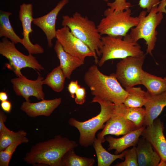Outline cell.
<instances>
[{
  "label": "cell",
  "instance_id": "1",
  "mask_svg": "<svg viewBox=\"0 0 166 166\" xmlns=\"http://www.w3.org/2000/svg\"><path fill=\"white\" fill-rule=\"evenodd\" d=\"M78 146L77 142L61 135L36 143L31 147L23 159L29 164H43L50 166H62L65 153Z\"/></svg>",
  "mask_w": 166,
  "mask_h": 166
},
{
  "label": "cell",
  "instance_id": "2",
  "mask_svg": "<svg viewBox=\"0 0 166 166\" xmlns=\"http://www.w3.org/2000/svg\"><path fill=\"white\" fill-rule=\"evenodd\" d=\"M84 80L94 97L116 105L123 103L128 94L114 73L105 75L95 65L89 67L84 75Z\"/></svg>",
  "mask_w": 166,
  "mask_h": 166
},
{
  "label": "cell",
  "instance_id": "3",
  "mask_svg": "<svg viewBox=\"0 0 166 166\" xmlns=\"http://www.w3.org/2000/svg\"><path fill=\"white\" fill-rule=\"evenodd\" d=\"M91 102L97 103L100 105L101 111L98 115L85 121H80L74 118H70L68 121L70 125L79 131L80 144L86 148L93 145L97 132L103 128L105 123L112 116L114 109V103L95 97Z\"/></svg>",
  "mask_w": 166,
  "mask_h": 166
},
{
  "label": "cell",
  "instance_id": "4",
  "mask_svg": "<svg viewBox=\"0 0 166 166\" xmlns=\"http://www.w3.org/2000/svg\"><path fill=\"white\" fill-rule=\"evenodd\" d=\"M62 18L63 26L68 27L71 33L86 44L96 55L101 56L102 37L93 21L78 12L71 16L63 15Z\"/></svg>",
  "mask_w": 166,
  "mask_h": 166
},
{
  "label": "cell",
  "instance_id": "5",
  "mask_svg": "<svg viewBox=\"0 0 166 166\" xmlns=\"http://www.w3.org/2000/svg\"><path fill=\"white\" fill-rule=\"evenodd\" d=\"M122 36L107 35L102 37L103 46L98 65L102 66L109 60L122 59L130 56H139L144 53L137 42H133L129 34Z\"/></svg>",
  "mask_w": 166,
  "mask_h": 166
},
{
  "label": "cell",
  "instance_id": "6",
  "mask_svg": "<svg viewBox=\"0 0 166 166\" xmlns=\"http://www.w3.org/2000/svg\"><path fill=\"white\" fill-rule=\"evenodd\" d=\"M157 7V6L153 7L147 15L146 10L141 11L138 16L139 23L135 27L131 29L129 34L131 40L134 42L143 39L147 46L146 53L151 56L157 39L158 33L156 29L163 18V13L158 12Z\"/></svg>",
  "mask_w": 166,
  "mask_h": 166
},
{
  "label": "cell",
  "instance_id": "7",
  "mask_svg": "<svg viewBox=\"0 0 166 166\" xmlns=\"http://www.w3.org/2000/svg\"><path fill=\"white\" fill-rule=\"evenodd\" d=\"M104 15L105 17L97 26L101 35L124 37L131 28L138 24L140 20L139 16H131L130 8L119 12L106 10Z\"/></svg>",
  "mask_w": 166,
  "mask_h": 166
},
{
  "label": "cell",
  "instance_id": "8",
  "mask_svg": "<svg viewBox=\"0 0 166 166\" xmlns=\"http://www.w3.org/2000/svg\"><path fill=\"white\" fill-rule=\"evenodd\" d=\"M0 54L9 61V68H11L17 77L22 75L21 70L28 67L40 71L44 68L32 54H24L15 47V44L4 38L0 42Z\"/></svg>",
  "mask_w": 166,
  "mask_h": 166
},
{
  "label": "cell",
  "instance_id": "9",
  "mask_svg": "<svg viewBox=\"0 0 166 166\" xmlns=\"http://www.w3.org/2000/svg\"><path fill=\"white\" fill-rule=\"evenodd\" d=\"M145 57V54L139 56L128 57L117 63L114 75L125 89L141 84Z\"/></svg>",
  "mask_w": 166,
  "mask_h": 166
},
{
  "label": "cell",
  "instance_id": "10",
  "mask_svg": "<svg viewBox=\"0 0 166 166\" xmlns=\"http://www.w3.org/2000/svg\"><path fill=\"white\" fill-rule=\"evenodd\" d=\"M56 38L66 52L83 61L87 57H93L96 63H98L97 56L86 44L75 37L68 27L64 26L57 30Z\"/></svg>",
  "mask_w": 166,
  "mask_h": 166
},
{
  "label": "cell",
  "instance_id": "11",
  "mask_svg": "<svg viewBox=\"0 0 166 166\" xmlns=\"http://www.w3.org/2000/svg\"><path fill=\"white\" fill-rule=\"evenodd\" d=\"M164 127L160 118H156L153 123L147 126L141 136L148 141L160 156L158 166H166V139L164 134Z\"/></svg>",
  "mask_w": 166,
  "mask_h": 166
},
{
  "label": "cell",
  "instance_id": "12",
  "mask_svg": "<svg viewBox=\"0 0 166 166\" xmlns=\"http://www.w3.org/2000/svg\"><path fill=\"white\" fill-rule=\"evenodd\" d=\"M43 79L44 78L40 75L34 80L28 79L22 75L12 78L11 81L17 95L22 96L26 101L30 102V96L35 97L39 100L44 99L45 95L42 88Z\"/></svg>",
  "mask_w": 166,
  "mask_h": 166
},
{
  "label": "cell",
  "instance_id": "13",
  "mask_svg": "<svg viewBox=\"0 0 166 166\" xmlns=\"http://www.w3.org/2000/svg\"><path fill=\"white\" fill-rule=\"evenodd\" d=\"M33 5L31 3H23L20 6L19 17L22 27L23 36L21 44L28 51L29 53L37 54L44 52L43 48L39 44H33L31 42L29 34L33 30L31 24L34 18L33 17Z\"/></svg>",
  "mask_w": 166,
  "mask_h": 166
},
{
  "label": "cell",
  "instance_id": "14",
  "mask_svg": "<svg viewBox=\"0 0 166 166\" xmlns=\"http://www.w3.org/2000/svg\"><path fill=\"white\" fill-rule=\"evenodd\" d=\"M137 129L132 122L114 111L112 116L106 122L103 130L98 133L97 137L103 143L105 141V136L106 135H124Z\"/></svg>",
  "mask_w": 166,
  "mask_h": 166
},
{
  "label": "cell",
  "instance_id": "15",
  "mask_svg": "<svg viewBox=\"0 0 166 166\" xmlns=\"http://www.w3.org/2000/svg\"><path fill=\"white\" fill-rule=\"evenodd\" d=\"M69 0H61L49 13L43 16L34 18L33 23L40 28L46 37L48 45L52 47V41L56 38V23L57 17L61 10L68 3Z\"/></svg>",
  "mask_w": 166,
  "mask_h": 166
},
{
  "label": "cell",
  "instance_id": "16",
  "mask_svg": "<svg viewBox=\"0 0 166 166\" xmlns=\"http://www.w3.org/2000/svg\"><path fill=\"white\" fill-rule=\"evenodd\" d=\"M61 98L50 100L44 99L35 103L26 101L21 105L20 109L30 117L40 116L49 117L61 104Z\"/></svg>",
  "mask_w": 166,
  "mask_h": 166
},
{
  "label": "cell",
  "instance_id": "17",
  "mask_svg": "<svg viewBox=\"0 0 166 166\" xmlns=\"http://www.w3.org/2000/svg\"><path fill=\"white\" fill-rule=\"evenodd\" d=\"M145 127L143 126L119 138L108 136L105 139L109 143L108 150L115 149V154H118L129 147L136 146L139 137Z\"/></svg>",
  "mask_w": 166,
  "mask_h": 166
},
{
  "label": "cell",
  "instance_id": "18",
  "mask_svg": "<svg viewBox=\"0 0 166 166\" xmlns=\"http://www.w3.org/2000/svg\"><path fill=\"white\" fill-rule=\"evenodd\" d=\"M136 147L138 166H158L160 158L148 141L139 138Z\"/></svg>",
  "mask_w": 166,
  "mask_h": 166
},
{
  "label": "cell",
  "instance_id": "19",
  "mask_svg": "<svg viewBox=\"0 0 166 166\" xmlns=\"http://www.w3.org/2000/svg\"><path fill=\"white\" fill-rule=\"evenodd\" d=\"M54 49L59 60L60 66L64 73L66 78L70 79L73 71L84 64L85 61L65 51L57 40Z\"/></svg>",
  "mask_w": 166,
  "mask_h": 166
},
{
  "label": "cell",
  "instance_id": "20",
  "mask_svg": "<svg viewBox=\"0 0 166 166\" xmlns=\"http://www.w3.org/2000/svg\"><path fill=\"white\" fill-rule=\"evenodd\" d=\"M144 106L145 115L144 126L146 127L153 123L166 106V92L155 95L149 94Z\"/></svg>",
  "mask_w": 166,
  "mask_h": 166
},
{
  "label": "cell",
  "instance_id": "21",
  "mask_svg": "<svg viewBox=\"0 0 166 166\" xmlns=\"http://www.w3.org/2000/svg\"><path fill=\"white\" fill-rule=\"evenodd\" d=\"M114 111L132 122L137 129L144 126L145 115V108L129 107L122 103L115 104Z\"/></svg>",
  "mask_w": 166,
  "mask_h": 166
},
{
  "label": "cell",
  "instance_id": "22",
  "mask_svg": "<svg viewBox=\"0 0 166 166\" xmlns=\"http://www.w3.org/2000/svg\"><path fill=\"white\" fill-rule=\"evenodd\" d=\"M141 84L147 89L152 95L160 94L166 92V82L164 78L151 74L143 71Z\"/></svg>",
  "mask_w": 166,
  "mask_h": 166
},
{
  "label": "cell",
  "instance_id": "23",
  "mask_svg": "<svg viewBox=\"0 0 166 166\" xmlns=\"http://www.w3.org/2000/svg\"><path fill=\"white\" fill-rule=\"evenodd\" d=\"M26 135L27 133L23 130L14 132L10 130L4 125L0 128V151L4 150L13 143H28L29 140Z\"/></svg>",
  "mask_w": 166,
  "mask_h": 166
},
{
  "label": "cell",
  "instance_id": "24",
  "mask_svg": "<svg viewBox=\"0 0 166 166\" xmlns=\"http://www.w3.org/2000/svg\"><path fill=\"white\" fill-rule=\"evenodd\" d=\"M128 95L123 102L129 107L140 108L146 104L149 94L142 90L140 87L134 86L125 89Z\"/></svg>",
  "mask_w": 166,
  "mask_h": 166
},
{
  "label": "cell",
  "instance_id": "25",
  "mask_svg": "<svg viewBox=\"0 0 166 166\" xmlns=\"http://www.w3.org/2000/svg\"><path fill=\"white\" fill-rule=\"evenodd\" d=\"M102 143L100 140L95 138L93 145L97 156L98 166H109L118 159H124L125 150L120 154H113L104 148Z\"/></svg>",
  "mask_w": 166,
  "mask_h": 166
},
{
  "label": "cell",
  "instance_id": "26",
  "mask_svg": "<svg viewBox=\"0 0 166 166\" xmlns=\"http://www.w3.org/2000/svg\"><path fill=\"white\" fill-rule=\"evenodd\" d=\"M12 14L10 12L0 10V37L9 39L15 44H21L22 39L15 33L10 21L9 17Z\"/></svg>",
  "mask_w": 166,
  "mask_h": 166
},
{
  "label": "cell",
  "instance_id": "27",
  "mask_svg": "<svg viewBox=\"0 0 166 166\" xmlns=\"http://www.w3.org/2000/svg\"><path fill=\"white\" fill-rule=\"evenodd\" d=\"M66 78L60 65L48 74L43 80V84L50 87L54 91L60 92L63 90Z\"/></svg>",
  "mask_w": 166,
  "mask_h": 166
},
{
  "label": "cell",
  "instance_id": "28",
  "mask_svg": "<svg viewBox=\"0 0 166 166\" xmlns=\"http://www.w3.org/2000/svg\"><path fill=\"white\" fill-rule=\"evenodd\" d=\"M74 149L67 151L62 159V166H92L95 161L94 158L81 157L75 153Z\"/></svg>",
  "mask_w": 166,
  "mask_h": 166
},
{
  "label": "cell",
  "instance_id": "29",
  "mask_svg": "<svg viewBox=\"0 0 166 166\" xmlns=\"http://www.w3.org/2000/svg\"><path fill=\"white\" fill-rule=\"evenodd\" d=\"M22 143L17 142L12 143L4 150L0 151V166H8L12 156L17 147Z\"/></svg>",
  "mask_w": 166,
  "mask_h": 166
},
{
  "label": "cell",
  "instance_id": "30",
  "mask_svg": "<svg viewBox=\"0 0 166 166\" xmlns=\"http://www.w3.org/2000/svg\"><path fill=\"white\" fill-rule=\"evenodd\" d=\"M125 160L118 163L115 166H138L136 146L130 149L125 150Z\"/></svg>",
  "mask_w": 166,
  "mask_h": 166
},
{
  "label": "cell",
  "instance_id": "31",
  "mask_svg": "<svg viewBox=\"0 0 166 166\" xmlns=\"http://www.w3.org/2000/svg\"><path fill=\"white\" fill-rule=\"evenodd\" d=\"M107 5L109 7L107 10L115 12L124 11L131 6V4L127 2L126 0H115L113 2H107Z\"/></svg>",
  "mask_w": 166,
  "mask_h": 166
},
{
  "label": "cell",
  "instance_id": "32",
  "mask_svg": "<svg viewBox=\"0 0 166 166\" xmlns=\"http://www.w3.org/2000/svg\"><path fill=\"white\" fill-rule=\"evenodd\" d=\"M159 0H140L139 5L143 9H146L147 12H149L152 8L158 6L160 3Z\"/></svg>",
  "mask_w": 166,
  "mask_h": 166
},
{
  "label": "cell",
  "instance_id": "33",
  "mask_svg": "<svg viewBox=\"0 0 166 166\" xmlns=\"http://www.w3.org/2000/svg\"><path fill=\"white\" fill-rule=\"evenodd\" d=\"M86 90L83 87H79L76 91L75 97V101L78 105L83 104L86 99Z\"/></svg>",
  "mask_w": 166,
  "mask_h": 166
},
{
  "label": "cell",
  "instance_id": "34",
  "mask_svg": "<svg viewBox=\"0 0 166 166\" xmlns=\"http://www.w3.org/2000/svg\"><path fill=\"white\" fill-rule=\"evenodd\" d=\"M81 87L77 80L71 81L68 85L67 89L70 96L74 98L75 93L77 89Z\"/></svg>",
  "mask_w": 166,
  "mask_h": 166
},
{
  "label": "cell",
  "instance_id": "35",
  "mask_svg": "<svg viewBox=\"0 0 166 166\" xmlns=\"http://www.w3.org/2000/svg\"><path fill=\"white\" fill-rule=\"evenodd\" d=\"M1 107L2 110L4 112L10 113L12 108L11 103L7 100L1 101Z\"/></svg>",
  "mask_w": 166,
  "mask_h": 166
},
{
  "label": "cell",
  "instance_id": "36",
  "mask_svg": "<svg viewBox=\"0 0 166 166\" xmlns=\"http://www.w3.org/2000/svg\"><path fill=\"white\" fill-rule=\"evenodd\" d=\"M7 118L4 112L1 110H0V128L3 127L5 124Z\"/></svg>",
  "mask_w": 166,
  "mask_h": 166
},
{
  "label": "cell",
  "instance_id": "37",
  "mask_svg": "<svg viewBox=\"0 0 166 166\" xmlns=\"http://www.w3.org/2000/svg\"><path fill=\"white\" fill-rule=\"evenodd\" d=\"M166 0H161L160 2L159 6L157 7L158 11L165 13L166 14Z\"/></svg>",
  "mask_w": 166,
  "mask_h": 166
},
{
  "label": "cell",
  "instance_id": "38",
  "mask_svg": "<svg viewBox=\"0 0 166 166\" xmlns=\"http://www.w3.org/2000/svg\"><path fill=\"white\" fill-rule=\"evenodd\" d=\"M8 99V96L6 92H0V100L1 101L7 100Z\"/></svg>",
  "mask_w": 166,
  "mask_h": 166
},
{
  "label": "cell",
  "instance_id": "39",
  "mask_svg": "<svg viewBox=\"0 0 166 166\" xmlns=\"http://www.w3.org/2000/svg\"><path fill=\"white\" fill-rule=\"evenodd\" d=\"M105 1L107 2L109 1V0H104Z\"/></svg>",
  "mask_w": 166,
  "mask_h": 166
},
{
  "label": "cell",
  "instance_id": "40",
  "mask_svg": "<svg viewBox=\"0 0 166 166\" xmlns=\"http://www.w3.org/2000/svg\"><path fill=\"white\" fill-rule=\"evenodd\" d=\"M164 79L165 80V81L166 82V77H164Z\"/></svg>",
  "mask_w": 166,
  "mask_h": 166
}]
</instances>
